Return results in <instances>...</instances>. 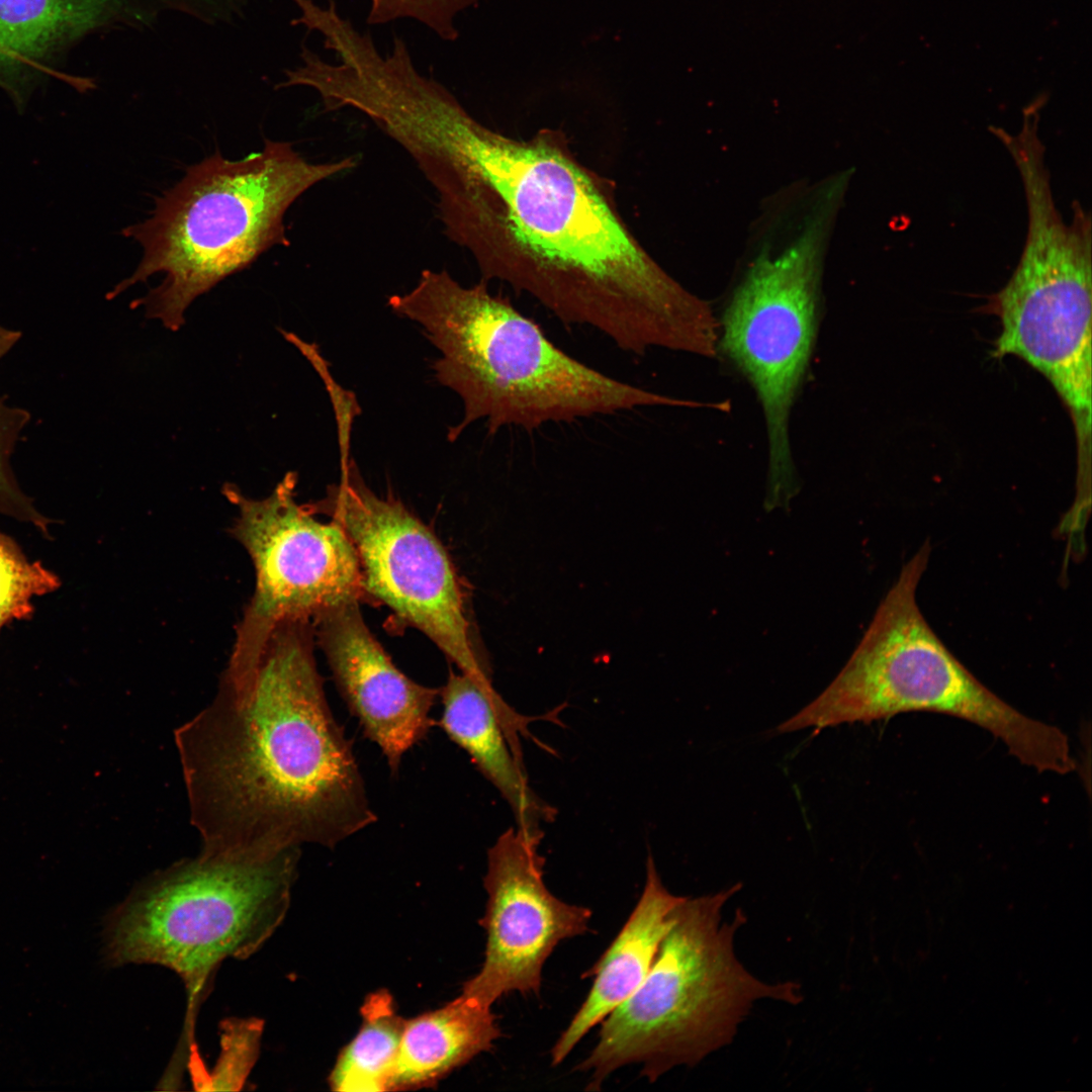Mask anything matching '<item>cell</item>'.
<instances>
[{"label":"cell","instance_id":"obj_11","mask_svg":"<svg viewBox=\"0 0 1092 1092\" xmlns=\"http://www.w3.org/2000/svg\"><path fill=\"white\" fill-rule=\"evenodd\" d=\"M338 523L350 539L365 594L423 632L460 672L493 688L469 635L459 581L445 548L401 503L377 496L353 460L312 507Z\"/></svg>","mask_w":1092,"mask_h":1092},{"label":"cell","instance_id":"obj_12","mask_svg":"<svg viewBox=\"0 0 1092 1092\" xmlns=\"http://www.w3.org/2000/svg\"><path fill=\"white\" fill-rule=\"evenodd\" d=\"M542 836L511 827L487 851L484 888L487 902L480 919L484 961L462 993L490 1006L511 992L539 994L543 966L564 939L588 931L592 911L565 903L544 883Z\"/></svg>","mask_w":1092,"mask_h":1092},{"label":"cell","instance_id":"obj_2","mask_svg":"<svg viewBox=\"0 0 1092 1092\" xmlns=\"http://www.w3.org/2000/svg\"><path fill=\"white\" fill-rule=\"evenodd\" d=\"M308 620L271 634L243 685L175 731L201 851L266 857L334 848L377 821L352 743L329 706Z\"/></svg>","mask_w":1092,"mask_h":1092},{"label":"cell","instance_id":"obj_15","mask_svg":"<svg viewBox=\"0 0 1092 1092\" xmlns=\"http://www.w3.org/2000/svg\"><path fill=\"white\" fill-rule=\"evenodd\" d=\"M682 898L663 886L649 853L645 885L635 908L606 951L581 976L595 977L593 985L551 1049L552 1066L559 1065L589 1029L637 990L671 925L672 910Z\"/></svg>","mask_w":1092,"mask_h":1092},{"label":"cell","instance_id":"obj_22","mask_svg":"<svg viewBox=\"0 0 1092 1092\" xmlns=\"http://www.w3.org/2000/svg\"><path fill=\"white\" fill-rule=\"evenodd\" d=\"M29 419L27 411L10 406L0 397V512L30 521L44 529L42 517L19 488L11 467L15 445Z\"/></svg>","mask_w":1092,"mask_h":1092},{"label":"cell","instance_id":"obj_16","mask_svg":"<svg viewBox=\"0 0 1092 1092\" xmlns=\"http://www.w3.org/2000/svg\"><path fill=\"white\" fill-rule=\"evenodd\" d=\"M108 0H0V87L23 106L58 54L107 16Z\"/></svg>","mask_w":1092,"mask_h":1092},{"label":"cell","instance_id":"obj_19","mask_svg":"<svg viewBox=\"0 0 1092 1092\" xmlns=\"http://www.w3.org/2000/svg\"><path fill=\"white\" fill-rule=\"evenodd\" d=\"M264 1021L248 1017L220 1022V1052L211 1071L205 1070L194 1084L202 1091H239L243 1088L259 1054Z\"/></svg>","mask_w":1092,"mask_h":1092},{"label":"cell","instance_id":"obj_7","mask_svg":"<svg viewBox=\"0 0 1092 1092\" xmlns=\"http://www.w3.org/2000/svg\"><path fill=\"white\" fill-rule=\"evenodd\" d=\"M299 857V847L267 857L200 851L149 876L110 915L113 965H159L184 983L186 1046L219 965L251 957L284 919Z\"/></svg>","mask_w":1092,"mask_h":1092},{"label":"cell","instance_id":"obj_6","mask_svg":"<svg viewBox=\"0 0 1092 1092\" xmlns=\"http://www.w3.org/2000/svg\"><path fill=\"white\" fill-rule=\"evenodd\" d=\"M741 887L684 897L674 907L643 982L603 1020L597 1044L576 1067L590 1073L586 1090H600L630 1064H640L649 1082L676 1066L694 1067L732 1041L755 1001H802L799 984L762 982L737 960L733 940L745 915L737 910L731 922L720 921Z\"/></svg>","mask_w":1092,"mask_h":1092},{"label":"cell","instance_id":"obj_20","mask_svg":"<svg viewBox=\"0 0 1092 1092\" xmlns=\"http://www.w3.org/2000/svg\"><path fill=\"white\" fill-rule=\"evenodd\" d=\"M58 576L30 562L8 536L0 532V629L12 619L32 614L31 599L57 589Z\"/></svg>","mask_w":1092,"mask_h":1092},{"label":"cell","instance_id":"obj_4","mask_svg":"<svg viewBox=\"0 0 1092 1092\" xmlns=\"http://www.w3.org/2000/svg\"><path fill=\"white\" fill-rule=\"evenodd\" d=\"M357 164L355 156L312 163L290 143L269 139L262 151L241 160L214 153L157 197L147 219L122 231L140 243L143 257L110 297L162 273V282L131 307H143L147 317L178 331L198 296L272 247L290 245L284 216L297 198Z\"/></svg>","mask_w":1092,"mask_h":1092},{"label":"cell","instance_id":"obj_21","mask_svg":"<svg viewBox=\"0 0 1092 1092\" xmlns=\"http://www.w3.org/2000/svg\"><path fill=\"white\" fill-rule=\"evenodd\" d=\"M367 23L385 24L394 20L414 19L436 33L441 39L454 41L458 37L455 18L479 0H369Z\"/></svg>","mask_w":1092,"mask_h":1092},{"label":"cell","instance_id":"obj_18","mask_svg":"<svg viewBox=\"0 0 1092 1092\" xmlns=\"http://www.w3.org/2000/svg\"><path fill=\"white\" fill-rule=\"evenodd\" d=\"M360 1011L362 1024L339 1054L329 1084L338 1092L390 1091L405 1019L384 989L368 995Z\"/></svg>","mask_w":1092,"mask_h":1092},{"label":"cell","instance_id":"obj_17","mask_svg":"<svg viewBox=\"0 0 1092 1092\" xmlns=\"http://www.w3.org/2000/svg\"><path fill=\"white\" fill-rule=\"evenodd\" d=\"M500 1036L491 1007L461 994L444 1006L405 1020L390 1091L430 1087Z\"/></svg>","mask_w":1092,"mask_h":1092},{"label":"cell","instance_id":"obj_8","mask_svg":"<svg viewBox=\"0 0 1092 1092\" xmlns=\"http://www.w3.org/2000/svg\"><path fill=\"white\" fill-rule=\"evenodd\" d=\"M827 210L776 257H759L724 310L717 351L746 377L761 404L768 441L764 508H788L799 491L789 422L818 330Z\"/></svg>","mask_w":1092,"mask_h":1092},{"label":"cell","instance_id":"obj_23","mask_svg":"<svg viewBox=\"0 0 1092 1092\" xmlns=\"http://www.w3.org/2000/svg\"><path fill=\"white\" fill-rule=\"evenodd\" d=\"M21 333L0 326V360L19 341Z\"/></svg>","mask_w":1092,"mask_h":1092},{"label":"cell","instance_id":"obj_9","mask_svg":"<svg viewBox=\"0 0 1092 1092\" xmlns=\"http://www.w3.org/2000/svg\"><path fill=\"white\" fill-rule=\"evenodd\" d=\"M1027 216L1019 262L983 307L1001 324L993 356H1016L1050 381L1072 416L1078 459H1089L1091 218L1077 209L1068 224L1049 201L1031 204Z\"/></svg>","mask_w":1092,"mask_h":1092},{"label":"cell","instance_id":"obj_1","mask_svg":"<svg viewBox=\"0 0 1092 1092\" xmlns=\"http://www.w3.org/2000/svg\"><path fill=\"white\" fill-rule=\"evenodd\" d=\"M404 149L435 190L444 235L470 253L484 280L508 283L565 325L592 327L635 355L691 354L709 339L710 304L646 252L556 140L504 135L449 95L418 114Z\"/></svg>","mask_w":1092,"mask_h":1092},{"label":"cell","instance_id":"obj_3","mask_svg":"<svg viewBox=\"0 0 1092 1092\" xmlns=\"http://www.w3.org/2000/svg\"><path fill=\"white\" fill-rule=\"evenodd\" d=\"M388 305L422 326L441 354L433 364L436 379L463 401L464 417L448 433L452 442L480 420L494 434L507 426L534 431L640 407L691 405L570 356L485 281L466 287L447 270L425 269L415 287L390 296Z\"/></svg>","mask_w":1092,"mask_h":1092},{"label":"cell","instance_id":"obj_14","mask_svg":"<svg viewBox=\"0 0 1092 1092\" xmlns=\"http://www.w3.org/2000/svg\"><path fill=\"white\" fill-rule=\"evenodd\" d=\"M439 697L442 713L437 726L498 791L517 827L542 836L541 824L552 821L556 810L528 783L520 735H528L533 718L516 712L494 689H485L462 672L450 670Z\"/></svg>","mask_w":1092,"mask_h":1092},{"label":"cell","instance_id":"obj_10","mask_svg":"<svg viewBox=\"0 0 1092 1092\" xmlns=\"http://www.w3.org/2000/svg\"><path fill=\"white\" fill-rule=\"evenodd\" d=\"M297 475L287 472L264 498L244 495L225 483L222 493L237 507L230 529L248 552L255 569L254 594L237 625L236 640L223 679L250 677L281 623L312 620L339 605L364 596L359 562L342 527L314 518L310 506L295 499Z\"/></svg>","mask_w":1092,"mask_h":1092},{"label":"cell","instance_id":"obj_5","mask_svg":"<svg viewBox=\"0 0 1092 1092\" xmlns=\"http://www.w3.org/2000/svg\"><path fill=\"white\" fill-rule=\"evenodd\" d=\"M930 552L926 541L903 565L844 667L777 731L811 728L816 734L844 723L933 712L987 730L1017 760L1037 771H1073L1076 761L1068 736L1057 726L1027 717L990 691L925 620L916 595Z\"/></svg>","mask_w":1092,"mask_h":1092},{"label":"cell","instance_id":"obj_13","mask_svg":"<svg viewBox=\"0 0 1092 1092\" xmlns=\"http://www.w3.org/2000/svg\"><path fill=\"white\" fill-rule=\"evenodd\" d=\"M311 622L349 711L396 775L404 754L437 725L431 711L440 690L416 682L394 665L366 625L359 601L326 610Z\"/></svg>","mask_w":1092,"mask_h":1092}]
</instances>
